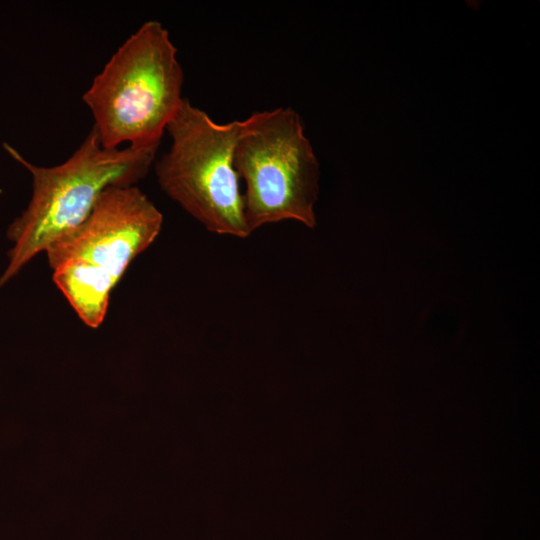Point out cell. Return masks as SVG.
Returning a JSON list of instances; mask_svg holds the SVG:
<instances>
[{"label":"cell","mask_w":540,"mask_h":540,"mask_svg":"<svg viewBox=\"0 0 540 540\" xmlns=\"http://www.w3.org/2000/svg\"><path fill=\"white\" fill-rule=\"evenodd\" d=\"M3 147L30 172L32 195L7 229L13 246L0 289L55 240L79 226L106 190L136 186L149 173L158 150L133 145L106 148L94 127L66 161L51 167L29 162L7 143Z\"/></svg>","instance_id":"cell-1"},{"label":"cell","mask_w":540,"mask_h":540,"mask_svg":"<svg viewBox=\"0 0 540 540\" xmlns=\"http://www.w3.org/2000/svg\"><path fill=\"white\" fill-rule=\"evenodd\" d=\"M162 225V213L137 186L112 187L79 226L48 246L52 279L85 325L102 324L112 290Z\"/></svg>","instance_id":"cell-2"},{"label":"cell","mask_w":540,"mask_h":540,"mask_svg":"<svg viewBox=\"0 0 540 540\" xmlns=\"http://www.w3.org/2000/svg\"><path fill=\"white\" fill-rule=\"evenodd\" d=\"M184 73L168 30L157 20L144 22L114 52L83 102L106 148L122 144L159 147L181 108Z\"/></svg>","instance_id":"cell-3"},{"label":"cell","mask_w":540,"mask_h":540,"mask_svg":"<svg viewBox=\"0 0 540 540\" xmlns=\"http://www.w3.org/2000/svg\"><path fill=\"white\" fill-rule=\"evenodd\" d=\"M234 167L246 184L244 215L251 233L285 220L315 227L319 162L294 109L256 111L239 121Z\"/></svg>","instance_id":"cell-4"},{"label":"cell","mask_w":540,"mask_h":540,"mask_svg":"<svg viewBox=\"0 0 540 540\" xmlns=\"http://www.w3.org/2000/svg\"><path fill=\"white\" fill-rule=\"evenodd\" d=\"M239 121L217 123L185 98L166 128L170 146L153 167L161 190L208 231L247 238L234 167Z\"/></svg>","instance_id":"cell-5"}]
</instances>
